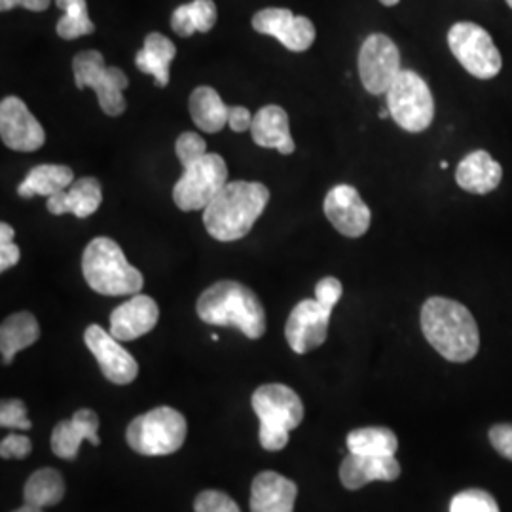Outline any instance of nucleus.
Here are the masks:
<instances>
[{
  "label": "nucleus",
  "instance_id": "f257e3e1",
  "mask_svg": "<svg viewBox=\"0 0 512 512\" xmlns=\"http://www.w3.org/2000/svg\"><path fill=\"white\" fill-rule=\"evenodd\" d=\"M421 330L427 342L450 363H467L480 349L473 313L450 298L433 296L423 304Z\"/></svg>",
  "mask_w": 512,
  "mask_h": 512
},
{
  "label": "nucleus",
  "instance_id": "f03ea898",
  "mask_svg": "<svg viewBox=\"0 0 512 512\" xmlns=\"http://www.w3.org/2000/svg\"><path fill=\"white\" fill-rule=\"evenodd\" d=\"M268 202L266 184L232 181L203 209V226L217 241H238L253 230Z\"/></svg>",
  "mask_w": 512,
  "mask_h": 512
},
{
  "label": "nucleus",
  "instance_id": "7ed1b4c3",
  "mask_svg": "<svg viewBox=\"0 0 512 512\" xmlns=\"http://www.w3.org/2000/svg\"><path fill=\"white\" fill-rule=\"evenodd\" d=\"M196 311L203 323L217 327L238 329L251 340H258L266 332V311L255 291L239 281H217L205 289Z\"/></svg>",
  "mask_w": 512,
  "mask_h": 512
},
{
  "label": "nucleus",
  "instance_id": "20e7f679",
  "mask_svg": "<svg viewBox=\"0 0 512 512\" xmlns=\"http://www.w3.org/2000/svg\"><path fill=\"white\" fill-rule=\"evenodd\" d=\"M82 274L90 289L103 296L139 294L145 285L143 274L129 264L122 247L110 238L90 241L82 255Z\"/></svg>",
  "mask_w": 512,
  "mask_h": 512
},
{
  "label": "nucleus",
  "instance_id": "39448f33",
  "mask_svg": "<svg viewBox=\"0 0 512 512\" xmlns=\"http://www.w3.org/2000/svg\"><path fill=\"white\" fill-rule=\"evenodd\" d=\"M253 410L260 420V444L268 452L287 446L289 433L304 420V404L291 387L260 385L253 395Z\"/></svg>",
  "mask_w": 512,
  "mask_h": 512
},
{
  "label": "nucleus",
  "instance_id": "423d86ee",
  "mask_svg": "<svg viewBox=\"0 0 512 512\" xmlns=\"http://www.w3.org/2000/svg\"><path fill=\"white\" fill-rule=\"evenodd\" d=\"M188 425L183 414L171 406H158L129 423L126 440L141 456H169L186 440Z\"/></svg>",
  "mask_w": 512,
  "mask_h": 512
},
{
  "label": "nucleus",
  "instance_id": "0eeeda50",
  "mask_svg": "<svg viewBox=\"0 0 512 512\" xmlns=\"http://www.w3.org/2000/svg\"><path fill=\"white\" fill-rule=\"evenodd\" d=\"M73 73L76 88H92L97 93L99 107L107 116H120L126 112L128 103L124 90L129 86V78L122 69L107 67L101 52H80L73 59Z\"/></svg>",
  "mask_w": 512,
  "mask_h": 512
},
{
  "label": "nucleus",
  "instance_id": "6e6552de",
  "mask_svg": "<svg viewBox=\"0 0 512 512\" xmlns=\"http://www.w3.org/2000/svg\"><path fill=\"white\" fill-rule=\"evenodd\" d=\"M387 109L399 128L421 133L435 120V99L420 74L404 71L385 93Z\"/></svg>",
  "mask_w": 512,
  "mask_h": 512
},
{
  "label": "nucleus",
  "instance_id": "1a4fd4ad",
  "mask_svg": "<svg viewBox=\"0 0 512 512\" xmlns=\"http://www.w3.org/2000/svg\"><path fill=\"white\" fill-rule=\"evenodd\" d=\"M228 184V165L219 154H205L184 167L173 186V202L181 211H203Z\"/></svg>",
  "mask_w": 512,
  "mask_h": 512
},
{
  "label": "nucleus",
  "instance_id": "9d476101",
  "mask_svg": "<svg viewBox=\"0 0 512 512\" xmlns=\"http://www.w3.org/2000/svg\"><path fill=\"white\" fill-rule=\"evenodd\" d=\"M448 46L461 67L480 80H490L501 73V54L490 33L471 21H459L448 31Z\"/></svg>",
  "mask_w": 512,
  "mask_h": 512
},
{
  "label": "nucleus",
  "instance_id": "9b49d317",
  "mask_svg": "<svg viewBox=\"0 0 512 512\" xmlns=\"http://www.w3.org/2000/svg\"><path fill=\"white\" fill-rule=\"evenodd\" d=\"M401 69V52L385 35H370L359 52V76L365 90L372 95H385Z\"/></svg>",
  "mask_w": 512,
  "mask_h": 512
},
{
  "label": "nucleus",
  "instance_id": "f8f14e48",
  "mask_svg": "<svg viewBox=\"0 0 512 512\" xmlns=\"http://www.w3.org/2000/svg\"><path fill=\"white\" fill-rule=\"evenodd\" d=\"M332 310L317 300H302L294 306L285 325V336L294 353L304 355L325 344Z\"/></svg>",
  "mask_w": 512,
  "mask_h": 512
},
{
  "label": "nucleus",
  "instance_id": "ddd939ff",
  "mask_svg": "<svg viewBox=\"0 0 512 512\" xmlns=\"http://www.w3.org/2000/svg\"><path fill=\"white\" fill-rule=\"evenodd\" d=\"M0 137L16 152H35L44 145L46 133L19 97H4L0 103Z\"/></svg>",
  "mask_w": 512,
  "mask_h": 512
},
{
  "label": "nucleus",
  "instance_id": "4468645a",
  "mask_svg": "<svg viewBox=\"0 0 512 512\" xmlns=\"http://www.w3.org/2000/svg\"><path fill=\"white\" fill-rule=\"evenodd\" d=\"M253 29L274 37L291 52H306L315 42V25L304 16H294L287 8H264L256 12Z\"/></svg>",
  "mask_w": 512,
  "mask_h": 512
},
{
  "label": "nucleus",
  "instance_id": "2eb2a0df",
  "mask_svg": "<svg viewBox=\"0 0 512 512\" xmlns=\"http://www.w3.org/2000/svg\"><path fill=\"white\" fill-rule=\"evenodd\" d=\"M84 342L97 359L103 376L116 385H128L135 382L139 374V365L128 349L120 346L110 332L99 325H90L84 332Z\"/></svg>",
  "mask_w": 512,
  "mask_h": 512
},
{
  "label": "nucleus",
  "instance_id": "dca6fc26",
  "mask_svg": "<svg viewBox=\"0 0 512 512\" xmlns=\"http://www.w3.org/2000/svg\"><path fill=\"white\" fill-rule=\"evenodd\" d=\"M323 211L330 224L346 238H361L370 228L372 213L357 188L349 184H338L329 190Z\"/></svg>",
  "mask_w": 512,
  "mask_h": 512
},
{
  "label": "nucleus",
  "instance_id": "f3484780",
  "mask_svg": "<svg viewBox=\"0 0 512 512\" xmlns=\"http://www.w3.org/2000/svg\"><path fill=\"white\" fill-rule=\"evenodd\" d=\"M160 308L147 294H135L110 313V334L120 342H131L158 325Z\"/></svg>",
  "mask_w": 512,
  "mask_h": 512
},
{
  "label": "nucleus",
  "instance_id": "a211bd4d",
  "mask_svg": "<svg viewBox=\"0 0 512 512\" xmlns=\"http://www.w3.org/2000/svg\"><path fill=\"white\" fill-rule=\"evenodd\" d=\"M99 416L90 410L82 408L74 412L73 418L59 421L52 431V452L57 458L74 459L78 456L80 444L90 440L93 446H99Z\"/></svg>",
  "mask_w": 512,
  "mask_h": 512
},
{
  "label": "nucleus",
  "instance_id": "6ab92c4d",
  "mask_svg": "<svg viewBox=\"0 0 512 512\" xmlns=\"http://www.w3.org/2000/svg\"><path fill=\"white\" fill-rule=\"evenodd\" d=\"M298 486L275 471L255 476L251 486V512H294Z\"/></svg>",
  "mask_w": 512,
  "mask_h": 512
},
{
  "label": "nucleus",
  "instance_id": "aec40b11",
  "mask_svg": "<svg viewBox=\"0 0 512 512\" xmlns=\"http://www.w3.org/2000/svg\"><path fill=\"white\" fill-rule=\"evenodd\" d=\"M401 476V463L395 456H359L351 454L340 465V480L348 490H361L374 480H397Z\"/></svg>",
  "mask_w": 512,
  "mask_h": 512
},
{
  "label": "nucleus",
  "instance_id": "412c9836",
  "mask_svg": "<svg viewBox=\"0 0 512 512\" xmlns=\"http://www.w3.org/2000/svg\"><path fill=\"white\" fill-rule=\"evenodd\" d=\"M251 137L258 147L274 148L285 156L296 150L289 126V114L279 105H266L256 112L251 126Z\"/></svg>",
  "mask_w": 512,
  "mask_h": 512
},
{
  "label": "nucleus",
  "instance_id": "4be33fe9",
  "mask_svg": "<svg viewBox=\"0 0 512 512\" xmlns=\"http://www.w3.org/2000/svg\"><path fill=\"white\" fill-rule=\"evenodd\" d=\"M103 203L101 183L93 177H82L71 184L69 190H63L48 198V211L52 215L71 213L76 219H86L93 215Z\"/></svg>",
  "mask_w": 512,
  "mask_h": 512
},
{
  "label": "nucleus",
  "instance_id": "5701e85b",
  "mask_svg": "<svg viewBox=\"0 0 512 512\" xmlns=\"http://www.w3.org/2000/svg\"><path fill=\"white\" fill-rule=\"evenodd\" d=\"M503 179V169L499 162L486 152V150H475L467 154L458 165L456 181L459 188L471 194H490L495 190Z\"/></svg>",
  "mask_w": 512,
  "mask_h": 512
},
{
  "label": "nucleus",
  "instance_id": "b1692460",
  "mask_svg": "<svg viewBox=\"0 0 512 512\" xmlns=\"http://www.w3.org/2000/svg\"><path fill=\"white\" fill-rule=\"evenodd\" d=\"M40 338L37 317L29 311H18L8 315L0 327V351L2 363L12 365L19 351L31 348Z\"/></svg>",
  "mask_w": 512,
  "mask_h": 512
},
{
  "label": "nucleus",
  "instance_id": "393cba45",
  "mask_svg": "<svg viewBox=\"0 0 512 512\" xmlns=\"http://www.w3.org/2000/svg\"><path fill=\"white\" fill-rule=\"evenodd\" d=\"M188 109L194 124L205 133H219L220 129L228 126L230 107L222 101L215 88H196L188 99Z\"/></svg>",
  "mask_w": 512,
  "mask_h": 512
},
{
  "label": "nucleus",
  "instance_id": "a878e982",
  "mask_svg": "<svg viewBox=\"0 0 512 512\" xmlns=\"http://www.w3.org/2000/svg\"><path fill=\"white\" fill-rule=\"evenodd\" d=\"M74 183L73 169L69 165L42 164L33 167L29 175L19 184L21 198L33 196H54L67 190Z\"/></svg>",
  "mask_w": 512,
  "mask_h": 512
},
{
  "label": "nucleus",
  "instance_id": "bb28decb",
  "mask_svg": "<svg viewBox=\"0 0 512 512\" xmlns=\"http://www.w3.org/2000/svg\"><path fill=\"white\" fill-rule=\"evenodd\" d=\"M177 55L175 44L160 33H150L145 38V46L135 55V65L141 73L152 74L158 88L169 84V65Z\"/></svg>",
  "mask_w": 512,
  "mask_h": 512
},
{
  "label": "nucleus",
  "instance_id": "cd10ccee",
  "mask_svg": "<svg viewBox=\"0 0 512 512\" xmlns=\"http://www.w3.org/2000/svg\"><path fill=\"white\" fill-rule=\"evenodd\" d=\"M217 18V4L213 0H194L173 12L171 29L183 38L192 37L194 33H209Z\"/></svg>",
  "mask_w": 512,
  "mask_h": 512
},
{
  "label": "nucleus",
  "instance_id": "c85d7f7f",
  "mask_svg": "<svg viewBox=\"0 0 512 512\" xmlns=\"http://www.w3.org/2000/svg\"><path fill=\"white\" fill-rule=\"evenodd\" d=\"M348 448L351 454L359 456H395L399 448L397 435L387 427H363L348 435Z\"/></svg>",
  "mask_w": 512,
  "mask_h": 512
},
{
  "label": "nucleus",
  "instance_id": "c756f323",
  "mask_svg": "<svg viewBox=\"0 0 512 512\" xmlns=\"http://www.w3.org/2000/svg\"><path fill=\"white\" fill-rule=\"evenodd\" d=\"M65 492H67L65 480L59 471L40 469L29 476L23 488V497H25V503L44 509V507H54L57 503H61Z\"/></svg>",
  "mask_w": 512,
  "mask_h": 512
},
{
  "label": "nucleus",
  "instance_id": "7c9ffc66",
  "mask_svg": "<svg viewBox=\"0 0 512 512\" xmlns=\"http://www.w3.org/2000/svg\"><path fill=\"white\" fill-rule=\"evenodd\" d=\"M57 8L63 10V18L57 21V35L65 40L92 35L95 31L92 19L88 16L86 0H55Z\"/></svg>",
  "mask_w": 512,
  "mask_h": 512
},
{
  "label": "nucleus",
  "instance_id": "2f4dec72",
  "mask_svg": "<svg viewBox=\"0 0 512 512\" xmlns=\"http://www.w3.org/2000/svg\"><path fill=\"white\" fill-rule=\"evenodd\" d=\"M450 512H499V505L484 490H465L452 499Z\"/></svg>",
  "mask_w": 512,
  "mask_h": 512
},
{
  "label": "nucleus",
  "instance_id": "473e14b6",
  "mask_svg": "<svg viewBox=\"0 0 512 512\" xmlns=\"http://www.w3.org/2000/svg\"><path fill=\"white\" fill-rule=\"evenodd\" d=\"M175 152H177V158H179L181 165L186 167V165L194 164L196 160H200L207 154V143H205L202 135H198L194 131H186L177 139Z\"/></svg>",
  "mask_w": 512,
  "mask_h": 512
},
{
  "label": "nucleus",
  "instance_id": "72a5a7b5",
  "mask_svg": "<svg viewBox=\"0 0 512 512\" xmlns=\"http://www.w3.org/2000/svg\"><path fill=\"white\" fill-rule=\"evenodd\" d=\"M196 512H241L236 501L219 490H205L194 501Z\"/></svg>",
  "mask_w": 512,
  "mask_h": 512
},
{
  "label": "nucleus",
  "instance_id": "f704fd0d",
  "mask_svg": "<svg viewBox=\"0 0 512 512\" xmlns=\"http://www.w3.org/2000/svg\"><path fill=\"white\" fill-rule=\"evenodd\" d=\"M0 425L29 431L33 427L31 420L27 418V406L19 399H6L0 406Z\"/></svg>",
  "mask_w": 512,
  "mask_h": 512
},
{
  "label": "nucleus",
  "instance_id": "c9c22d12",
  "mask_svg": "<svg viewBox=\"0 0 512 512\" xmlns=\"http://www.w3.org/2000/svg\"><path fill=\"white\" fill-rule=\"evenodd\" d=\"M342 293H344V287L336 277H323L315 287V300L325 308L334 310V306L342 298Z\"/></svg>",
  "mask_w": 512,
  "mask_h": 512
},
{
  "label": "nucleus",
  "instance_id": "e433bc0d",
  "mask_svg": "<svg viewBox=\"0 0 512 512\" xmlns=\"http://www.w3.org/2000/svg\"><path fill=\"white\" fill-rule=\"evenodd\" d=\"M33 450L31 440L23 435H8L0 442L2 459H25Z\"/></svg>",
  "mask_w": 512,
  "mask_h": 512
},
{
  "label": "nucleus",
  "instance_id": "4c0bfd02",
  "mask_svg": "<svg viewBox=\"0 0 512 512\" xmlns=\"http://www.w3.org/2000/svg\"><path fill=\"white\" fill-rule=\"evenodd\" d=\"M490 442L503 458L512 461V423H499L490 429Z\"/></svg>",
  "mask_w": 512,
  "mask_h": 512
},
{
  "label": "nucleus",
  "instance_id": "58836bf2",
  "mask_svg": "<svg viewBox=\"0 0 512 512\" xmlns=\"http://www.w3.org/2000/svg\"><path fill=\"white\" fill-rule=\"evenodd\" d=\"M253 114L245 107H230V116H228V126L236 133H243L253 126Z\"/></svg>",
  "mask_w": 512,
  "mask_h": 512
},
{
  "label": "nucleus",
  "instance_id": "ea45409f",
  "mask_svg": "<svg viewBox=\"0 0 512 512\" xmlns=\"http://www.w3.org/2000/svg\"><path fill=\"white\" fill-rule=\"evenodd\" d=\"M21 258V251L14 241H0V272L14 268Z\"/></svg>",
  "mask_w": 512,
  "mask_h": 512
},
{
  "label": "nucleus",
  "instance_id": "a19ab883",
  "mask_svg": "<svg viewBox=\"0 0 512 512\" xmlns=\"http://www.w3.org/2000/svg\"><path fill=\"white\" fill-rule=\"evenodd\" d=\"M50 4H52V0H0V10L10 12V10L21 6L31 12H44L50 8Z\"/></svg>",
  "mask_w": 512,
  "mask_h": 512
},
{
  "label": "nucleus",
  "instance_id": "79ce46f5",
  "mask_svg": "<svg viewBox=\"0 0 512 512\" xmlns=\"http://www.w3.org/2000/svg\"><path fill=\"white\" fill-rule=\"evenodd\" d=\"M12 512H42V507H37V505H31V503H25L23 507H19L16 511Z\"/></svg>",
  "mask_w": 512,
  "mask_h": 512
},
{
  "label": "nucleus",
  "instance_id": "37998d69",
  "mask_svg": "<svg viewBox=\"0 0 512 512\" xmlns=\"http://www.w3.org/2000/svg\"><path fill=\"white\" fill-rule=\"evenodd\" d=\"M384 6H395V4H399L401 0H380Z\"/></svg>",
  "mask_w": 512,
  "mask_h": 512
},
{
  "label": "nucleus",
  "instance_id": "c03bdc74",
  "mask_svg": "<svg viewBox=\"0 0 512 512\" xmlns=\"http://www.w3.org/2000/svg\"><path fill=\"white\" fill-rule=\"evenodd\" d=\"M387 116H391V112H389V109H387V107H384V109L380 110V118H382V120H385Z\"/></svg>",
  "mask_w": 512,
  "mask_h": 512
},
{
  "label": "nucleus",
  "instance_id": "a18cd8bd",
  "mask_svg": "<svg viewBox=\"0 0 512 512\" xmlns=\"http://www.w3.org/2000/svg\"><path fill=\"white\" fill-rule=\"evenodd\" d=\"M440 169H448V162H440Z\"/></svg>",
  "mask_w": 512,
  "mask_h": 512
},
{
  "label": "nucleus",
  "instance_id": "49530a36",
  "mask_svg": "<svg viewBox=\"0 0 512 512\" xmlns=\"http://www.w3.org/2000/svg\"><path fill=\"white\" fill-rule=\"evenodd\" d=\"M507 4H509V6L512 8V0H507Z\"/></svg>",
  "mask_w": 512,
  "mask_h": 512
}]
</instances>
